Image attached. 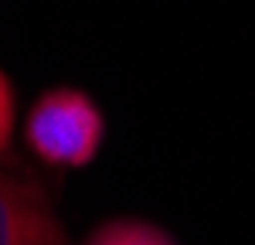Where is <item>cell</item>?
I'll return each mask as SVG.
<instances>
[{"instance_id":"cell-1","label":"cell","mask_w":255,"mask_h":245,"mask_svg":"<svg viewBox=\"0 0 255 245\" xmlns=\"http://www.w3.org/2000/svg\"><path fill=\"white\" fill-rule=\"evenodd\" d=\"M99 140H102V116L96 102L75 89L48 92L27 116V143L48 163L82 167L96 157Z\"/></svg>"},{"instance_id":"cell-2","label":"cell","mask_w":255,"mask_h":245,"mask_svg":"<svg viewBox=\"0 0 255 245\" xmlns=\"http://www.w3.org/2000/svg\"><path fill=\"white\" fill-rule=\"evenodd\" d=\"M0 245H65L58 222L38 187L0 170Z\"/></svg>"},{"instance_id":"cell-3","label":"cell","mask_w":255,"mask_h":245,"mask_svg":"<svg viewBox=\"0 0 255 245\" xmlns=\"http://www.w3.org/2000/svg\"><path fill=\"white\" fill-rule=\"evenodd\" d=\"M85 245H174L160 228L143 222H113L102 225Z\"/></svg>"},{"instance_id":"cell-4","label":"cell","mask_w":255,"mask_h":245,"mask_svg":"<svg viewBox=\"0 0 255 245\" xmlns=\"http://www.w3.org/2000/svg\"><path fill=\"white\" fill-rule=\"evenodd\" d=\"M10 122H14V99H10V85L0 75V150L10 140Z\"/></svg>"}]
</instances>
